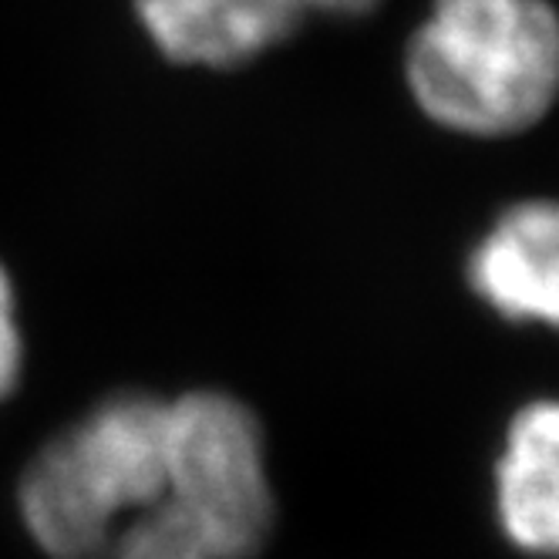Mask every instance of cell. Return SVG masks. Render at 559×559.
<instances>
[{
  "mask_svg": "<svg viewBox=\"0 0 559 559\" xmlns=\"http://www.w3.org/2000/svg\"><path fill=\"white\" fill-rule=\"evenodd\" d=\"M24 365V344L17 328V300L8 270L0 266V397H8L17 388Z\"/></svg>",
  "mask_w": 559,
  "mask_h": 559,
  "instance_id": "9",
  "label": "cell"
},
{
  "mask_svg": "<svg viewBox=\"0 0 559 559\" xmlns=\"http://www.w3.org/2000/svg\"><path fill=\"white\" fill-rule=\"evenodd\" d=\"M499 523L512 546L559 559V405L539 402L515 415L496 468Z\"/></svg>",
  "mask_w": 559,
  "mask_h": 559,
  "instance_id": "7",
  "label": "cell"
},
{
  "mask_svg": "<svg viewBox=\"0 0 559 559\" xmlns=\"http://www.w3.org/2000/svg\"><path fill=\"white\" fill-rule=\"evenodd\" d=\"M166 502L203 536L213 559H253L273 533V489L257 415L223 391L169 405Z\"/></svg>",
  "mask_w": 559,
  "mask_h": 559,
  "instance_id": "2",
  "label": "cell"
},
{
  "mask_svg": "<svg viewBox=\"0 0 559 559\" xmlns=\"http://www.w3.org/2000/svg\"><path fill=\"white\" fill-rule=\"evenodd\" d=\"M102 559H213L203 536L166 499L139 509L129 526L115 530Z\"/></svg>",
  "mask_w": 559,
  "mask_h": 559,
  "instance_id": "8",
  "label": "cell"
},
{
  "mask_svg": "<svg viewBox=\"0 0 559 559\" xmlns=\"http://www.w3.org/2000/svg\"><path fill=\"white\" fill-rule=\"evenodd\" d=\"M17 502L34 546L51 559H102L122 515L68 431L34 455Z\"/></svg>",
  "mask_w": 559,
  "mask_h": 559,
  "instance_id": "4",
  "label": "cell"
},
{
  "mask_svg": "<svg viewBox=\"0 0 559 559\" xmlns=\"http://www.w3.org/2000/svg\"><path fill=\"white\" fill-rule=\"evenodd\" d=\"M468 284L509 321L559 328V203H519L468 260Z\"/></svg>",
  "mask_w": 559,
  "mask_h": 559,
  "instance_id": "5",
  "label": "cell"
},
{
  "mask_svg": "<svg viewBox=\"0 0 559 559\" xmlns=\"http://www.w3.org/2000/svg\"><path fill=\"white\" fill-rule=\"evenodd\" d=\"M378 0H304L307 11H324V14H337V17H361L368 11H374Z\"/></svg>",
  "mask_w": 559,
  "mask_h": 559,
  "instance_id": "10",
  "label": "cell"
},
{
  "mask_svg": "<svg viewBox=\"0 0 559 559\" xmlns=\"http://www.w3.org/2000/svg\"><path fill=\"white\" fill-rule=\"evenodd\" d=\"M405 71L438 126L523 132L559 95V14L546 0H435Z\"/></svg>",
  "mask_w": 559,
  "mask_h": 559,
  "instance_id": "1",
  "label": "cell"
},
{
  "mask_svg": "<svg viewBox=\"0 0 559 559\" xmlns=\"http://www.w3.org/2000/svg\"><path fill=\"white\" fill-rule=\"evenodd\" d=\"M68 435L122 512L148 509L166 496V402L148 394H115Z\"/></svg>",
  "mask_w": 559,
  "mask_h": 559,
  "instance_id": "6",
  "label": "cell"
},
{
  "mask_svg": "<svg viewBox=\"0 0 559 559\" xmlns=\"http://www.w3.org/2000/svg\"><path fill=\"white\" fill-rule=\"evenodd\" d=\"M152 45L176 64L236 68L284 45L304 0H135Z\"/></svg>",
  "mask_w": 559,
  "mask_h": 559,
  "instance_id": "3",
  "label": "cell"
}]
</instances>
